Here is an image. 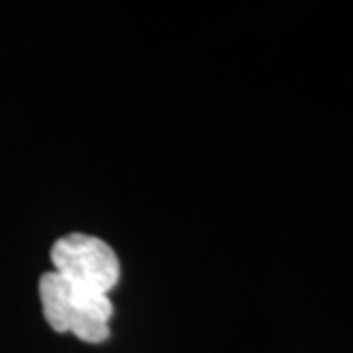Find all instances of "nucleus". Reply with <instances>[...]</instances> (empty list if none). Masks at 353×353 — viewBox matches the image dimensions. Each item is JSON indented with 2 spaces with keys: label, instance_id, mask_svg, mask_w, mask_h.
Returning a JSON list of instances; mask_svg holds the SVG:
<instances>
[{
  "label": "nucleus",
  "instance_id": "f257e3e1",
  "mask_svg": "<svg viewBox=\"0 0 353 353\" xmlns=\"http://www.w3.org/2000/svg\"><path fill=\"white\" fill-rule=\"evenodd\" d=\"M39 299L51 330L71 332L85 343L108 340L114 314L108 294L71 285L57 271H48L39 279Z\"/></svg>",
  "mask_w": 353,
  "mask_h": 353
},
{
  "label": "nucleus",
  "instance_id": "f03ea898",
  "mask_svg": "<svg viewBox=\"0 0 353 353\" xmlns=\"http://www.w3.org/2000/svg\"><path fill=\"white\" fill-rule=\"evenodd\" d=\"M51 263L71 285L108 294L120 281V261L101 238L69 234L53 243Z\"/></svg>",
  "mask_w": 353,
  "mask_h": 353
}]
</instances>
